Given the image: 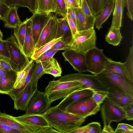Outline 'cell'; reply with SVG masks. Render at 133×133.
<instances>
[{"label":"cell","instance_id":"db71d44e","mask_svg":"<svg viewBox=\"0 0 133 133\" xmlns=\"http://www.w3.org/2000/svg\"><path fill=\"white\" fill-rule=\"evenodd\" d=\"M71 133H88L86 125L79 127L71 132Z\"/></svg>","mask_w":133,"mask_h":133},{"label":"cell","instance_id":"4dcf8cb0","mask_svg":"<svg viewBox=\"0 0 133 133\" xmlns=\"http://www.w3.org/2000/svg\"><path fill=\"white\" fill-rule=\"evenodd\" d=\"M27 19L28 18L19 25L14 28V35L22 51L26 33Z\"/></svg>","mask_w":133,"mask_h":133},{"label":"cell","instance_id":"3957f363","mask_svg":"<svg viewBox=\"0 0 133 133\" xmlns=\"http://www.w3.org/2000/svg\"><path fill=\"white\" fill-rule=\"evenodd\" d=\"M100 110L103 123L101 133H114L111 123L113 122H120L125 119V114L122 109L106 98L102 103Z\"/></svg>","mask_w":133,"mask_h":133},{"label":"cell","instance_id":"8fae6325","mask_svg":"<svg viewBox=\"0 0 133 133\" xmlns=\"http://www.w3.org/2000/svg\"><path fill=\"white\" fill-rule=\"evenodd\" d=\"M50 105L44 92L39 91L37 88L25 110L26 113L43 115L50 108Z\"/></svg>","mask_w":133,"mask_h":133},{"label":"cell","instance_id":"5bb4252c","mask_svg":"<svg viewBox=\"0 0 133 133\" xmlns=\"http://www.w3.org/2000/svg\"><path fill=\"white\" fill-rule=\"evenodd\" d=\"M57 17L52 15L42 31L35 46V50L55 39L57 26Z\"/></svg>","mask_w":133,"mask_h":133},{"label":"cell","instance_id":"74e56055","mask_svg":"<svg viewBox=\"0 0 133 133\" xmlns=\"http://www.w3.org/2000/svg\"><path fill=\"white\" fill-rule=\"evenodd\" d=\"M59 50L50 49L42 54L39 57L35 60L36 63L42 62L46 61L53 56Z\"/></svg>","mask_w":133,"mask_h":133},{"label":"cell","instance_id":"f546056e","mask_svg":"<svg viewBox=\"0 0 133 133\" xmlns=\"http://www.w3.org/2000/svg\"><path fill=\"white\" fill-rule=\"evenodd\" d=\"M122 37L120 29L110 27L105 36V41L108 43L114 46L119 44Z\"/></svg>","mask_w":133,"mask_h":133},{"label":"cell","instance_id":"816d5d0a","mask_svg":"<svg viewBox=\"0 0 133 133\" xmlns=\"http://www.w3.org/2000/svg\"><path fill=\"white\" fill-rule=\"evenodd\" d=\"M65 1L67 8H79L76 0H65Z\"/></svg>","mask_w":133,"mask_h":133},{"label":"cell","instance_id":"c3c4849f","mask_svg":"<svg viewBox=\"0 0 133 133\" xmlns=\"http://www.w3.org/2000/svg\"><path fill=\"white\" fill-rule=\"evenodd\" d=\"M66 19L71 31L73 36L78 32L76 26L69 15L67 14Z\"/></svg>","mask_w":133,"mask_h":133},{"label":"cell","instance_id":"1f68e13d","mask_svg":"<svg viewBox=\"0 0 133 133\" xmlns=\"http://www.w3.org/2000/svg\"><path fill=\"white\" fill-rule=\"evenodd\" d=\"M34 62V60L31 59L29 64L23 70L17 73L14 87V89H19L25 85L26 77L31 67L35 64Z\"/></svg>","mask_w":133,"mask_h":133},{"label":"cell","instance_id":"7a4b0ae2","mask_svg":"<svg viewBox=\"0 0 133 133\" xmlns=\"http://www.w3.org/2000/svg\"><path fill=\"white\" fill-rule=\"evenodd\" d=\"M85 88L76 81H50L44 91L50 105L58 99H64L71 93Z\"/></svg>","mask_w":133,"mask_h":133},{"label":"cell","instance_id":"f35d334b","mask_svg":"<svg viewBox=\"0 0 133 133\" xmlns=\"http://www.w3.org/2000/svg\"><path fill=\"white\" fill-rule=\"evenodd\" d=\"M88 133H101L102 130L100 123L92 122L86 125Z\"/></svg>","mask_w":133,"mask_h":133},{"label":"cell","instance_id":"f1b7e54d","mask_svg":"<svg viewBox=\"0 0 133 133\" xmlns=\"http://www.w3.org/2000/svg\"><path fill=\"white\" fill-rule=\"evenodd\" d=\"M36 12L56 13L57 8L55 0H37Z\"/></svg>","mask_w":133,"mask_h":133},{"label":"cell","instance_id":"603a6c76","mask_svg":"<svg viewBox=\"0 0 133 133\" xmlns=\"http://www.w3.org/2000/svg\"><path fill=\"white\" fill-rule=\"evenodd\" d=\"M0 122L18 130L21 133H29L25 124L16 120L14 116L0 112Z\"/></svg>","mask_w":133,"mask_h":133},{"label":"cell","instance_id":"44dd1931","mask_svg":"<svg viewBox=\"0 0 133 133\" xmlns=\"http://www.w3.org/2000/svg\"><path fill=\"white\" fill-rule=\"evenodd\" d=\"M35 50V44L33 38L31 29V21L28 18L26 23V33L23 51L25 55L30 58Z\"/></svg>","mask_w":133,"mask_h":133},{"label":"cell","instance_id":"60d3db41","mask_svg":"<svg viewBox=\"0 0 133 133\" xmlns=\"http://www.w3.org/2000/svg\"><path fill=\"white\" fill-rule=\"evenodd\" d=\"M0 55L9 60L10 56L5 40L0 39Z\"/></svg>","mask_w":133,"mask_h":133},{"label":"cell","instance_id":"52a82bcc","mask_svg":"<svg viewBox=\"0 0 133 133\" xmlns=\"http://www.w3.org/2000/svg\"><path fill=\"white\" fill-rule=\"evenodd\" d=\"M37 88H35L31 81L20 88H14L8 95L14 101V109L25 111Z\"/></svg>","mask_w":133,"mask_h":133},{"label":"cell","instance_id":"d590c367","mask_svg":"<svg viewBox=\"0 0 133 133\" xmlns=\"http://www.w3.org/2000/svg\"><path fill=\"white\" fill-rule=\"evenodd\" d=\"M132 46L129 48V52L125 62L123 63L129 75L130 80L133 82V40Z\"/></svg>","mask_w":133,"mask_h":133},{"label":"cell","instance_id":"11a10c76","mask_svg":"<svg viewBox=\"0 0 133 133\" xmlns=\"http://www.w3.org/2000/svg\"><path fill=\"white\" fill-rule=\"evenodd\" d=\"M114 133H133V131L126 130L116 128Z\"/></svg>","mask_w":133,"mask_h":133},{"label":"cell","instance_id":"d4e9b609","mask_svg":"<svg viewBox=\"0 0 133 133\" xmlns=\"http://www.w3.org/2000/svg\"><path fill=\"white\" fill-rule=\"evenodd\" d=\"M126 6L125 0H115L111 27L120 29L122 25L123 11Z\"/></svg>","mask_w":133,"mask_h":133},{"label":"cell","instance_id":"4fadbf2b","mask_svg":"<svg viewBox=\"0 0 133 133\" xmlns=\"http://www.w3.org/2000/svg\"><path fill=\"white\" fill-rule=\"evenodd\" d=\"M51 16L50 13L36 12L30 18L32 34L35 46Z\"/></svg>","mask_w":133,"mask_h":133},{"label":"cell","instance_id":"6f0895ef","mask_svg":"<svg viewBox=\"0 0 133 133\" xmlns=\"http://www.w3.org/2000/svg\"><path fill=\"white\" fill-rule=\"evenodd\" d=\"M82 0H76L80 8Z\"/></svg>","mask_w":133,"mask_h":133},{"label":"cell","instance_id":"e0dca14e","mask_svg":"<svg viewBox=\"0 0 133 133\" xmlns=\"http://www.w3.org/2000/svg\"><path fill=\"white\" fill-rule=\"evenodd\" d=\"M60 37H62L60 39L61 41L71 46L73 36L66 17L57 18V26L55 39Z\"/></svg>","mask_w":133,"mask_h":133},{"label":"cell","instance_id":"9a60e30c","mask_svg":"<svg viewBox=\"0 0 133 133\" xmlns=\"http://www.w3.org/2000/svg\"><path fill=\"white\" fill-rule=\"evenodd\" d=\"M107 97L111 102L122 108L133 104V97L119 90L107 89Z\"/></svg>","mask_w":133,"mask_h":133},{"label":"cell","instance_id":"b9f144b4","mask_svg":"<svg viewBox=\"0 0 133 133\" xmlns=\"http://www.w3.org/2000/svg\"><path fill=\"white\" fill-rule=\"evenodd\" d=\"M10 7L5 3L4 0H0V20L4 21H5L6 15Z\"/></svg>","mask_w":133,"mask_h":133},{"label":"cell","instance_id":"7bdbcfd3","mask_svg":"<svg viewBox=\"0 0 133 133\" xmlns=\"http://www.w3.org/2000/svg\"><path fill=\"white\" fill-rule=\"evenodd\" d=\"M124 114V118L127 120L133 119V104L122 108Z\"/></svg>","mask_w":133,"mask_h":133},{"label":"cell","instance_id":"9c48e42d","mask_svg":"<svg viewBox=\"0 0 133 133\" xmlns=\"http://www.w3.org/2000/svg\"><path fill=\"white\" fill-rule=\"evenodd\" d=\"M92 97L74 102L68 106L65 111L85 118L95 115L100 109Z\"/></svg>","mask_w":133,"mask_h":133},{"label":"cell","instance_id":"680465c9","mask_svg":"<svg viewBox=\"0 0 133 133\" xmlns=\"http://www.w3.org/2000/svg\"><path fill=\"white\" fill-rule=\"evenodd\" d=\"M3 36V33L0 30V39H2Z\"/></svg>","mask_w":133,"mask_h":133},{"label":"cell","instance_id":"836d02e7","mask_svg":"<svg viewBox=\"0 0 133 133\" xmlns=\"http://www.w3.org/2000/svg\"><path fill=\"white\" fill-rule=\"evenodd\" d=\"M61 38L60 37L54 39L51 41L35 49L30 58L34 61L35 60L43 53L50 49L55 44L61 39Z\"/></svg>","mask_w":133,"mask_h":133},{"label":"cell","instance_id":"7402d4cb","mask_svg":"<svg viewBox=\"0 0 133 133\" xmlns=\"http://www.w3.org/2000/svg\"><path fill=\"white\" fill-rule=\"evenodd\" d=\"M103 71L123 76L130 80L123 63L121 62L114 61L109 58Z\"/></svg>","mask_w":133,"mask_h":133},{"label":"cell","instance_id":"9f6ffc18","mask_svg":"<svg viewBox=\"0 0 133 133\" xmlns=\"http://www.w3.org/2000/svg\"><path fill=\"white\" fill-rule=\"evenodd\" d=\"M6 71L0 64V77L3 76L5 74Z\"/></svg>","mask_w":133,"mask_h":133},{"label":"cell","instance_id":"2e32d148","mask_svg":"<svg viewBox=\"0 0 133 133\" xmlns=\"http://www.w3.org/2000/svg\"><path fill=\"white\" fill-rule=\"evenodd\" d=\"M94 91L88 88L83 89L74 92L63 99L57 105L58 108L65 111L71 103L92 97Z\"/></svg>","mask_w":133,"mask_h":133},{"label":"cell","instance_id":"ac0fdd59","mask_svg":"<svg viewBox=\"0 0 133 133\" xmlns=\"http://www.w3.org/2000/svg\"><path fill=\"white\" fill-rule=\"evenodd\" d=\"M76 19V27L78 32L88 30L94 27L95 16L85 15L81 8H74Z\"/></svg>","mask_w":133,"mask_h":133},{"label":"cell","instance_id":"ffe728a7","mask_svg":"<svg viewBox=\"0 0 133 133\" xmlns=\"http://www.w3.org/2000/svg\"><path fill=\"white\" fill-rule=\"evenodd\" d=\"M17 73L14 70L6 71L0 77V93L8 95L14 88Z\"/></svg>","mask_w":133,"mask_h":133},{"label":"cell","instance_id":"83f0119b","mask_svg":"<svg viewBox=\"0 0 133 133\" xmlns=\"http://www.w3.org/2000/svg\"><path fill=\"white\" fill-rule=\"evenodd\" d=\"M9 6L16 5L18 7H26L33 14L36 12L37 0H4Z\"/></svg>","mask_w":133,"mask_h":133},{"label":"cell","instance_id":"d6a6232c","mask_svg":"<svg viewBox=\"0 0 133 133\" xmlns=\"http://www.w3.org/2000/svg\"><path fill=\"white\" fill-rule=\"evenodd\" d=\"M113 0H87L93 15H98L103 9Z\"/></svg>","mask_w":133,"mask_h":133},{"label":"cell","instance_id":"30bf717a","mask_svg":"<svg viewBox=\"0 0 133 133\" xmlns=\"http://www.w3.org/2000/svg\"><path fill=\"white\" fill-rule=\"evenodd\" d=\"M109 58L104 55L103 50L96 47L85 52V60L88 72L97 74L104 69Z\"/></svg>","mask_w":133,"mask_h":133},{"label":"cell","instance_id":"f6af8a7d","mask_svg":"<svg viewBox=\"0 0 133 133\" xmlns=\"http://www.w3.org/2000/svg\"><path fill=\"white\" fill-rule=\"evenodd\" d=\"M80 8L84 14L87 16H90L93 15L87 0H82Z\"/></svg>","mask_w":133,"mask_h":133},{"label":"cell","instance_id":"ee69618b","mask_svg":"<svg viewBox=\"0 0 133 133\" xmlns=\"http://www.w3.org/2000/svg\"><path fill=\"white\" fill-rule=\"evenodd\" d=\"M0 133H21L20 131L0 122Z\"/></svg>","mask_w":133,"mask_h":133},{"label":"cell","instance_id":"8d00e7d4","mask_svg":"<svg viewBox=\"0 0 133 133\" xmlns=\"http://www.w3.org/2000/svg\"><path fill=\"white\" fill-rule=\"evenodd\" d=\"M57 8L56 14L62 16L63 18L66 17L67 8L65 0H55Z\"/></svg>","mask_w":133,"mask_h":133},{"label":"cell","instance_id":"cb8c5ba5","mask_svg":"<svg viewBox=\"0 0 133 133\" xmlns=\"http://www.w3.org/2000/svg\"><path fill=\"white\" fill-rule=\"evenodd\" d=\"M41 62L45 74L51 75L55 77L61 76V68L57 60L53 57Z\"/></svg>","mask_w":133,"mask_h":133},{"label":"cell","instance_id":"681fc988","mask_svg":"<svg viewBox=\"0 0 133 133\" xmlns=\"http://www.w3.org/2000/svg\"><path fill=\"white\" fill-rule=\"evenodd\" d=\"M67 14L69 15L76 26V16L74 8L72 7L67 8Z\"/></svg>","mask_w":133,"mask_h":133},{"label":"cell","instance_id":"e575fe53","mask_svg":"<svg viewBox=\"0 0 133 133\" xmlns=\"http://www.w3.org/2000/svg\"><path fill=\"white\" fill-rule=\"evenodd\" d=\"M45 74L41 62L36 63L31 80V82L34 84L35 88H37L38 81Z\"/></svg>","mask_w":133,"mask_h":133},{"label":"cell","instance_id":"ba28073f","mask_svg":"<svg viewBox=\"0 0 133 133\" xmlns=\"http://www.w3.org/2000/svg\"><path fill=\"white\" fill-rule=\"evenodd\" d=\"M96 36L94 28L78 32L73 36L70 49L86 52L96 47Z\"/></svg>","mask_w":133,"mask_h":133},{"label":"cell","instance_id":"ab89813d","mask_svg":"<svg viewBox=\"0 0 133 133\" xmlns=\"http://www.w3.org/2000/svg\"><path fill=\"white\" fill-rule=\"evenodd\" d=\"M107 92H100L94 91L92 97L98 104L101 105L107 97Z\"/></svg>","mask_w":133,"mask_h":133},{"label":"cell","instance_id":"7dc6e473","mask_svg":"<svg viewBox=\"0 0 133 133\" xmlns=\"http://www.w3.org/2000/svg\"><path fill=\"white\" fill-rule=\"evenodd\" d=\"M70 45L67 44L60 40L55 44L51 49L60 50H65L70 49Z\"/></svg>","mask_w":133,"mask_h":133},{"label":"cell","instance_id":"277c9868","mask_svg":"<svg viewBox=\"0 0 133 133\" xmlns=\"http://www.w3.org/2000/svg\"><path fill=\"white\" fill-rule=\"evenodd\" d=\"M95 75L107 89H117L133 97V82L130 79L104 71Z\"/></svg>","mask_w":133,"mask_h":133},{"label":"cell","instance_id":"484cf974","mask_svg":"<svg viewBox=\"0 0 133 133\" xmlns=\"http://www.w3.org/2000/svg\"><path fill=\"white\" fill-rule=\"evenodd\" d=\"M19 7L16 5L10 7L4 21L5 27L14 28L22 23L17 13Z\"/></svg>","mask_w":133,"mask_h":133},{"label":"cell","instance_id":"5b68a950","mask_svg":"<svg viewBox=\"0 0 133 133\" xmlns=\"http://www.w3.org/2000/svg\"><path fill=\"white\" fill-rule=\"evenodd\" d=\"M5 41L10 55V64L13 70L17 73L20 72L28 65L30 61L20 48L14 35H11Z\"/></svg>","mask_w":133,"mask_h":133},{"label":"cell","instance_id":"d6986e66","mask_svg":"<svg viewBox=\"0 0 133 133\" xmlns=\"http://www.w3.org/2000/svg\"><path fill=\"white\" fill-rule=\"evenodd\" d=\"M14 117L16 120L25 124L34 126H50L48 122L43 115L25 113Z\"/></svg>","mask_w":133,"mask_h":133},{"label":"cell","instance_id":"8992f818","mask_svg":"<svg viewBox=\"0 0 133 133\" xmlns=\"http://www.w3.org/2000/svg\"><path fill=\"white\" fill-rule=\"evenodd\" d=\"M58 80L62 81H76L81 83L85 88H89L95 91L107 92V88L94 74L79 72L69 74L61 76Z\"/></svg>","mask_w":133,"mask_h":133},{"label":"cell","instance_id":"7c38bea8","mask_svg":"<svg viewBox=\"0 0 133 133\" xmlns=\"http://www.w3.org/2000/svg\"><path fill=\"white\" fill-rule=\"evenodd\" d=\"M62 55L74 69L79 73L88 72L85 53L69 49L65 50Z\"/></svg>","mask_w":133,"mask_h":133},{"label":"cell","instance_id":"4316f807","mask_svg":"<svg viewBox=\"0 0 133 133\" xmlns=\"http://www.w3.org/2000/svg\"><path fill=\"white\" fill-rule=\"evenodd\" d=\"M115 0H113L104 8L100 13L95 16V25L96 28L99 30L102 27L103 24L108 19L113 12L114 8Z\"/></svg>","mask_w":133,"mask_h":133},{"label":"cell","instance_id":"bcb514c9","mask_svg":"<svg viewBox=\"0 0 133 133\" xmlns=\"http://www.w3.org/2000/svg\"><path fill=\"white\" fill-rule=\"evenodd\" d=\"M127 11L128 17L131 21L133 20V0H125Z\"/></svg>","mask_w":133,"mask_h":133},{"label":"cell","instance_id":"f907efd6","mask_svg":"<svg viewBox=\"0 0 133 133\" xmlns=\"http://www.w3.org/2000/svg\"><path fill=\"white\" fill-rule=\"evenodd\" d=\"M0 64L6 71L13 70L9 62L3 60H0Z\"/></svg>","mask_w":133,"mask_h":133},{"label":"cell","instance_id":"f5cc1de1","mask_svg":"<svg viewBox=\"0 0 133 133\" xmlns=\"http://www.w3.org/2000/svg\"><path fill=\"white\" fill-rule=\"evenodd\" d=\"M116 128L126 130L133 131V127L132 126L125 123L119 124Z\"/></svg>","mask_w":133,"mask_h":133},{"label":"cell","instance_id":"6da1fadb","mask_svg":"<svg viewBox=\"0 0 133 133\" xmlns=\"http://www.w3.org/2000/svg\"><path fill=\"white\" fill-rule=\"evenodd\" d=\"M43 115L50 126L60 133H71L85 121L82 117L62 110L57 105L50 108Z\"/></svg>","mask_w":133,"mask_h":133}]
</instances>
